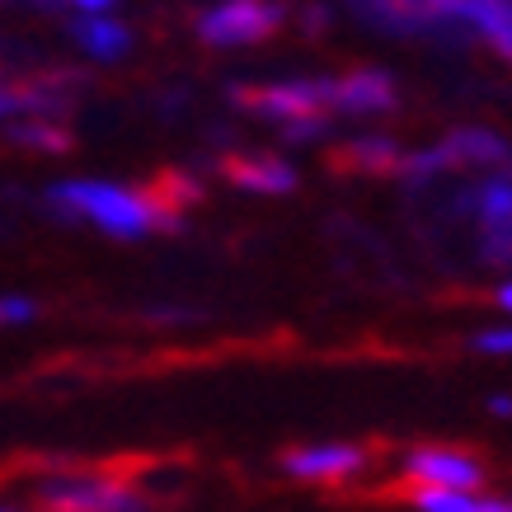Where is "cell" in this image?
Instances as JSON below:
<instances>
[{
  "mask_svg": "<svg viewBox=\"0 0 512 512\" xmlns=\"http://www.w3.org/2000/svg\"><path fill=\"white\" fill-rule=\"evenodd\" d=\"M52 202L76 212V217H90L94 226H104L118 240H137L160 221V212L151 202L132 193L123 184H99V179H71V184L52 188Z\"/></svg>",
  "mask_w": 512,
  "mask_h": 512,
  "instance_id": "6da1fadb",
  "label": "cell"
},
{
  "mask_svg": "<svg viewBox=\"0 0 512 512\" xmlns=\"http://www.w3.org/2000/svg\"><path fill=\"white\" fill-rule=\"evenodd\" d=\"M47 512H141V494L113 475H52L38 489Z\"/></svg>",
  "mask_w": 512,
  "mask_h": 512,
  "instance_id": "7a4b0ae2",
  "label": "cell"
},
{
  "mask_svg": "<svg viewBox=\"0 0 512 512\" xmlns=\"http://www.w3.org/2000/svg\"><path fill=\"white\" fill-rule=\"evenodd\" d=\"M282 19H287V10L278 0H221L198 19V33L202 43L212 47H245V43H264Z\"/></svg>",
  "mask_w": 512,
  "mask_h": 512,
  "instance_id": "3957f363",
  "label": "cell"
},
{
  "mask_svg": "<svg viewBox=\"0 0 512 512\" xmlns=\"http://www.w3.org/2000/svg\"><path fill=\"white\" fill-rule=\"evenodd\" d=\"M404 480L414 489H456V494H475L484 484V466L470 451L456 447H414L404 451Z\"/></svg>",
  "mask_w": 512,
  "mask_h": 512,
  "instance_id": "277c9868",
  "label": "cell"
},
{
  "mask_svg": "<svg viewBox=\"0 0 512 512\" xmlns=\"http://www.w3.org/2000/svg\"><path fill=\"white\" fill-rule=\"evenodd\" d=\"M240 99L264 118L296 123V118H320L325 104H334V80H282V85H264V90H245Z\"/></svg>",
  "mask_w": 512,
  "mask_h": 512,
  "instance_id": "5b68a950",
  "label": "cell"
},
{
  "mask_svg": "<svg viewBox=\"0 0 512 512\" xmlns=\"http://www.w3.org/2000/svg\"><path fill=\"white\" fill-rule=\"evenodd\" d=\"M362 466H367V451L353 442H311V447H296L282 456V470L306 484H343Z\"/></svg>",
  "mask_w": 512,
  "mask_h": 512,
  "instance_id": "8992f818",
  "label": "cell"
},
{
  "mask_svg": "<svg viewBox=\"0 0 512 512\" xmlns=\"http://www.w3.org/2000/svg\"><path fill=\"white\" fill-rule=\"evenodd\" d=\"M395 99H400V90L381 66H357L343 80H334V104L343 113H390Z\"/></svg>",
  "mask_w": 512,
  "mask_h": 512,
  "instance_id": "52a82bcc",
  "label": "cell"
},
{
  "mask_svg": "<svg viewBox=\"0 0 512 512\" xmlns=\"http://www.w3.org/2000/svg\"><path fill=\"white\" fill-rule=\"evenodd\" d=\"M447 15L470 24L503 62H512V0H451Z\"/></svg>",
  "mask_w": 512,
  "mask_h": 512,
  "instance_id": "ba28073f",
  "label": "cell"
},
{
  "mask_svg": "<svg viewBox=\"0 0 512 512\" xmlns=\"http://www.w3.org/2000/svg\"><path fill=\"white\" fill-rule=\"evenodd\" d=\"M437 151L447 165H498V160L512 156V146L498 132H484V127H461L451 132L447 141H437Z\"/></svg>",
  "mask_w": 512,
  "mask_h": 512,
  "instance_id": "9c48e42d",
  "label": "cell"
},
{
  "mask_svg": "<svg viewBox=\"0 0 512 512\" xmlns=\"http://www.w3.org/2000/svg\"><path fill=\"white\" fill-rule=\"evenodd\" d=\"M231 179L249 193H292L296 188V170L282 160H231Z\"/></svg>",
  "mask_w": 512,
  "mask_h": 512,
  "instance_id": "30bf717a",
  "label": "cell"
},
{
  "mask_svg": "<svg viewBox=\"0 0 512 512\" xmlns=\"http://www.w3.org/2000/svg\"><path fill=\"white\" fill-rule=\"evenodd\" d=\"M76 38L90 57H99V62H113V57H123L127 47H132V33H127L118 19H80Z\"/></svg>",
  "mask_w": 512,
  "mask_h": 512,
  "instance_id": "8fae6325",
  "label": "cell"
},
{
  "mask_svg": "<svg viewBox=\"0 0 512 512\" xmlns=\"http://www.w3.org/2000/svg\"><path fill=\"white\" fill-rule=\"evenodd\" d=\"M480 221L484 231H512V174L480 188Z\"/></svg>",
  "mask_w": 512,
  "mask_h": 512,
  "instance_id": "7c38bea8",
  "label": "cell"
},
{
  "mask_svg": "<svg viewBox=\"0 0 512 512\" xmlns=\"http://www.w3.org/2000/svg\"><path fill=\"white\" fill-rule=\"evenodd\" d=\"M353 160L357 165H372V170H390V165L400 160V146L390 137H357Z\"/></svg>",
  "mask_w": 512,
  "mask_h": 512,
  "instance_id": "4fadbf2b",
  "label": "cell"
},
{
  "mask_svg": "<svg viewBox=\"0 0 512 512\" xmlns=\"http://www.w3.org/2000/svg\"><path fill=\"white\" fill-rule=\"evenodd\" d=\"M470 348L484 357H512V325H489L480 334H470Z\"/></svg>",
  "mask_w": 512,
  "mask_h": 512,
  "instance_id": "5bb4252c",
  "label": "cell"
},
{
  "mask_svg": "<svg viewBox=\"0 0 512 512\" xmlns=\"http://www.w3.org/2000/svg\"><path fill=\"white\" fill-rule=\"evenodd\" d=\"M329 132V118L320 113V118H296V123H282V137L296 141V146H311V141H320Z\"/></svg>",
  "mask_w": 512,
  "mask_h": 512,
  "instance_id": "9a60e30c",
  "label": "cell"
},
{
  "mask_svg": "<svg viewBox=\"0 0 512 512\" xmlns=\"http://www.w3.org/2000/svg\"><path fill=\"white\" fill-rule=\"evenodd\" d=\"M33 315H38L33 301H24V296H0V325H24Z\"/></svg>",
  "mask_w": 512,
  "mask_h": 512,
  "instance_id": "2e32d148",
  "label": "cell"
},
{
  "mask_svg": "<svg viewBox=\"0 0 512 512\" xmlns=\"http://www.w3.org/2000/svg\"><path fill=\"white\" fill-rule=\"evenodd\" d=\"M484 259H494V264H503V259H512V231H484Z\"/></svg>",
  "mask_w": 512,
  "mask_h": 512,
  "instance_id": "e0dca14e",
  "label": "cell"
},
{
  "mask_svg": "<svg viewBox=\"0 0 512 512\" xmlns=\"http://www.w3.org/2000/svg\"><path fill=\"white\" fill-rule=\"evenodd\" d=\"M19 141H33V146H52V151H66V137L62 132H47V127H24Z\"/></svg>",
  "mask_w": 512,
  "mask_h": 512,
  "instance_id": "ac0fdd59",
  "label": "cell"
},
{
  "mask_svg": "<svg viewBox=\"0 0 512 512\" xmlns=\"http://www.w3.org/2000/svg\"><path fill=\"white\" fill-rule=\"evenodd\" d=\"M489 414H498V419H512V395H494V400H489Z\"/></svg>",
  "mask_w": 512,
  "mask_h": 512,
  "instance_id": "d6986e66",
  "label": "cell"
},
{
  "mask_svg": "<svg viewBox=\"0 0 512 512\" xmlns=\"http://www.w3.org/2000/svg\"><path fill=\"white\" fill-rule=\"evenodd\" d=\"M80 10H85V15H99V10H109L113 0H76Z\"/></svg>",
  "mask_w": 512,
  "mask_h": 512,
  "instance_id": "ffe728a7",
  "label": "cell"
},
{
  "mask_svg": "<svg viewBox=\"0 0 512 512\" xmlns=\"http://www.w3.org/2000/svg\"><path fill=\"white\" fill-rule=\"evenodd\" d=\"M498 306L512 315V282H503V287H498Z\"/></svg>",
  "mask_w": 512,
  "mask_h": 512,
  "instance_id": "44dd1931",
  "label": "cell"
},
{
  "mask_svg": "<svg viewBox=\"0 0 512 512\" xmlns=\"http://www.w3.org/2000/svg\"><path fill=\"white\" fill-rule=\"evenodd\" d=\"M10 109H15V99H10V94L0 90V113H10Z\"/></svg>",
  "mask_w": 512,
  "mask_h": 512,
  "instance_id": "7402d4cb",
  "label": "cell"
},
{
  "mask_svg": "<svg viewBox=\"0 0 512 512\" xmlns=\"http://www.w3.org/2000/svg\"><path fill=\"white\" fill-rule=\"evenodd\" d=\"M508 512H512V503H508Z\"/></svg>",
  "mask_w": 512,
  "mask_h": 512,
  "instance_id": "603a6c76",
  "label": "cell"
}]
</instances>
